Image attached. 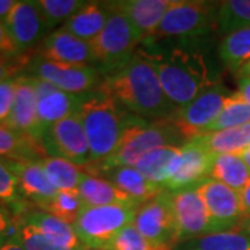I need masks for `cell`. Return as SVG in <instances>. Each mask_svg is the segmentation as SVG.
I'll list each match as a JSON object with an SVG mask.
<instances>
[{
  "mask_svg": "<svg viewBox=\"0 0 250 250\" xmlns=\"http://www.w3.org/2000/svg\"><path fill=\"white\" fill-rule=\"evenodd\" d=\"M250 28V0L220 1L215 13V29L220 35Z\"/></svg>",
  "mask_w": 250,
  "mask_h": 250,
  "instance_id": "28",
  "label": "cell"
},
{
  "mask_svg": "<svg viewBox=\"0 0 250 250\" xmlns=\"http://www.w3.org/2000/svg\"><path fill=\"white\" fill-rule=\"evenodd\" d=\"M218 57L231 71L239 72L250 62V28L224 36L218 46Z\"/></svg>",
  "mask_w": 250,
  "mask_h": 250,
  "instance_id": "29",
  "label": "cell"
},
{
  "mask_svg": "<svg viewBox=\"0 0 250 250\" xmlns=\"http://www.w3.org/2000/svg\"><path fill=\"white\" fill-rule=\"evenodd\" d=\"M154 64L166 96L177 108L218 85L217 74L196 46L181 45L170 52H143Z\"/></svg>",
  "mask_w": 250,
  "mask_h": 250,
  "instance_id": "2",
  "label": "cell"
},
{
  "mask_svg": "<svg viewBox=\"0 0 250 250\" xmlns=\"http://www.w3.org/2000/svg\"><path fill=\"white\" fill-rule=\"evenodd\" d=\"M82 200L85 205L90 207H99V206H139L134 202L129 196H126L123 190L114 187L110 181L89 174H83L78 185Z\"/></svg>",
  "mask_w": 250,
  "mask_h": 250,
  "instance_id": "24",
  "label": "cell"
},
{
  "mask_svg": "<svg viewBox=\"0 0 250 250\" xmlns=\"http://www.w3.org/2000/svg\"><path fill=\"white\" fill-rule=\"evenodd\" d=\"M98 89L128 113L147 121L168 118L177 108L166 96L154 64L143 52H136L121 67L104 75Z\"/></svg>",
  "mask_w": 250,
  "mask_h": 250,
  "instance_id": "1",
  "label": "cell"
},
{
  "mask_svg": "<svg viewBox=\"0 0 250 250\" xmlns=\"http://www.w3.org/2000/svg\"><path fill=\"white\" fill-rule=\"evenodd\" d=\"M4 25L21 54L41 45L50 31L36 1L31 0L17 1Z\"/></svg>",
  "mask_w": 250,
  "mask_h": 250,
  "instance_id": "15",
  "label": "cell"
},
{
  "mask_svg": "<svg viewBox=\"0 0 250 250\" xmlns=\"http://www.w3.org/2000/svg\"><path fill=\"white\" fill-rule=\"evenodd\" d=\"M18 239L25 250H68L54 245L53 242L49 241L32 227H28L21 223L18 228Z\"/></svg>",
  "mask_w": 250,
  "mask_h": 250,
  "instance_id": "37",
  "label": "cell"
},
{
  "mask_svg": "<svg viewBox=\"0 0 250 250\" xmlns=\"http://www.w3.org/2000/svg\"><path fill=\"white\" fill-rule=\"evenodd\" d=\"M138 206H86L77 221L74 231L85 249H107L121 229L134 223Z\"/></svg>",
  "mask_w": 250,
  "mask_h": 250,
  "instance_id": "7",
  "label": "cell"
},
{
  "mask_svg": "<svg viewBox=\"0 0 250 250\" xmlns=\"http://www.w3.org/2000/svg\"><path fill=\"white\" fill-rule=\"evenodd\" d=\"M187 142L182 132L168 118L150 123L136 117L125 129L121 142L111 157L98 164H88L82 170L86 174L90 172L92 175L114 167H135L143 154L153 149L164 146L182 147Z\"/></svg>",
  "mask_w": 250,
  "mask_h": 250,
  "instance_id": "4",
  "label": "cell"
},
{
  "mask_svg": "<svg viewBox=\"0 0 250 250\" xmlns=\"http://www.w3.org/2000/svg\"><path fill=\"white\" fill-rule=\"evenodd\" d=\"M238 229L242 231V232L250 235V215L249 217H243V218H242V221L241 224H239V227H238Z\"/></svg>",
  "mask_w": 250,
  "mask_h": 250,
  "instance_id": "47",
  "label": "cell"
},
{
  "mask_svg": "<svg viewBox=\"0 0 250 250\" xmlns=\"http://www.w3.org/2000/svg\"><path fill=\"white\" fill-rule=\"evenodd\" d=\"M38 57L70 65H90L89 62H96L90 42L82 41L62 28L46 36L38 46Z\"/></svg>",
  "mask_w": 250,
  "mask_h": 250,
  "instance_id": "17",
  "label": "cell"
},
{
  "mask_svg": "<svg viewBox=\"0 0 250 250\" xmlns=\"http://www.w3.org/2000/svg\"><path fill=\"white\" fill-rule=\"evenodd\" d=\"M85 207L86 205L82 200L78 189H74V190H57L53 199L47 202L42 208L65 223L74 224Z\"/></svg>",
  "mask_w": 250,
  "mask_h": 250,
  "instance_id": "33",
  "label": "cell"
},
{
  "mask_svg": "<svg viewBox=\"0 0 250 250\" xmlns=\"http://www.w3.org/2000/svg\"><path fill=\"white\" fill-rule=\"evenodd\" d=\"M0 250H25V249H24V246L21 245V242H20V239H18V233H17L16 236H13L11 239H9V241L6 242V243L0 248Z\"/></svg>",
  "mask_w": 250,
  "mask_h": 250,
  "instance_id": "46",
  "label": "cell"
},
{
  "mask_svg": "<svg viewBox=\"0 0 250 250\" xmlns=\"http://www.w3.org/2000/svg\"><path fill=\"white\" fill-rule=\"evenodd\" d=\"M238 95L241 96L250 106V78L249 77H241L239 78V90Z\"/></svg>",
  "mask_w": 250,
  "mask_h": 250,
  "instance_id": "44",
  "label": "cell"
},
{
  "mask_svg": "<svg viewBox=\"0 0 250 250\" xmlns=\"http://www.w3.org/2000/svg\"><path fill=\"white\" fill-rule=\"evenodd\" d=\"M107 250H172L168 246L154 245L147 241L134 225H126L108 245Z\"/></svg>",
  "mask_w": 250,
  "mask_h": 250,
  "instance_id": "36",
  "label": "cell"
},
{
  "mask_svg": "<svg viewBox=\"0 0 250 250\" xmlns=\"http://www.w3.org/2000/svg\"><path fill=\"white\" fill-rule=\"evenodd\" d=\"M172 208L179 239H196L213 233L205 200L196 189L172 192Z\"/></svg>",
  "mask_w": 250,
  "mask_h": 250,
  "instance_id": "16",
  "label": "cell"
},
{
  "mask_svg": "<svg viewBox=\"0 0 250 250\" xmlns=\"http://www.w3.org/2000/svg\"><path fill=\"white\" fill-rule=\"evenodd\" d=\"M214 154L208 152L196 139H190L181 149L170 171L164 189L181 192L196 189L203 181L210 178Z\"/></svg>",
  "mask_w": 250,
  "mask_h": 250,
  "instance_id": "13",
  "label": "cell"
},
{
  "mask_svg": "<svg viewBox=\"0 0 250 250\" xmlns=\"http://www.w3.org/2000/svg\"><path fill=\"white\" fill-rule=\"evenodd\" d=\"M42 149L53 157L86 167L90 163L89 143L80 114H71L54 124L42 141Z\"/></svg>",
  "mask_w": 250,
  "mask_h": 250,
  "instance_id": "10",
  "label": "cell"
},
{
  "mask_svg": "<svg viewBox=\"0 0 250 250\" xmlns=\"http://www.w3.org/2000/svg\"><path fill=\"white\" fill-rule=\"evenodd\" d=\"M16 0H0V22H6V20L16 6Z\"/></svg>",
  "mask_w": 250,
  "mask_h": 250,
  "instance_id": "45",
  "label": "cell"
},
{
  "mask_svg": "<svg viewBox=\"0 0 250 250\" xmlns=\"http://www.w3.org/2000/svg\"><path fill=\"white\" fill-rule=\"evenodd\" d=\"M17 89V77L10 78L0 83V125L7 126L10 114L16 100Z\"/></svg>",
  "mask_w": 250,
  "mask_h": 250,
  "instance_id": "39",
  "label": "cell"
},
{
  "mask_svg": "<svg viewBox=\"0 0 250 250\" xmlns=\"http://www.w3.org/2000/svg\"><path fill=\"white\" fill-rule=\"evenodd\" d=\"M39 163L42 164L47 178L57 190H74L78 189L81 179L83 177V170L71 161L62 157H43Z\"/></svg>",
  "mask_w": 250,
  "mask_h": 250,
  "instance_id": "30",
  "label": "cell"
},
{
  "mask_svg": "<svg viewBox=\"0 0 250 250\" xmlns=\"http://www.w3.org/2000/svg\"><path fill=\"white\" fill-rule=\"evenodd\" d=\"M171 3V0H124L114 1V6L139 29L145 41L156 32Z\"/></svg>",
  "mask_w": 250,
  "mask_h": 250,
  "instance_id": "22",
  "label": "cell"
},
{
  "mask_svg": "<svg viewBox=\"0 0 250 250\" xmlns=\"http://www.w3.org/2000/svg\"><path fill=\"white\" fill-rule=\"evenodd\" d=\"M179 149L175 146H164L153 149L149 153L143 154L135 164V168L150 182L164 188L172 164L178 157Z\"/></svg>",
  "mask_w": 250,
  "mask_h": 250,
  "instance_id": "26",
  "label": "cell"
},
{
  "mask_svg": "<svg viewBox=\"0 0 250 250\" xmlns=\"http://www.w3.org/2000/svg\"><path fill=\"white\" fill-rule=\"evenodd\" d=\"M196 190L205 200L213 233L233 231L243 218L239 192L213 178L203 181Z\"/></svg>",
  "mask_w": 250,
  "mask_h": 250,
  "instance_id": "14",
  "label": "cell"
},
{
  "mask_svg": "<svg viewBox=\"0 0 250 250\" xmlns=\"http://www.w3.org/2000/svg\"><path fill=\"white\" fill-rule=\"evenodd\" d=\"M20 228V218L10 211L7 207L0 205V248L16 236Z\"/></svg>",
  "mask_w": 250,
  "mask_h": 250,
  "instance_id": "41",
  "label": "cell"
},
{
  "mask_svg": "<svg viewBox=\"0 0 250 250\" xmlns=\"http://www.w3.org/2000/svg\"><path fill=\"white\" fill-rule=\"evenodd\" d=\"M238 74H239V77H249L250 78V62H246Z\"/></svg>",
  "mask_w": 250,
  "mask_h": 250,
  "instance_id": "48",
  "label": "cell"
},
{
  "mask_svg": "<svg viewBox=\"0 0 250 250\" xmlns=\"http://www.w3.org/2000/svg\"><path fill=\"white\" fill-rule=\"evenodd\" d=\"M239 156H241L242 159H243V161L246 163V166L250 168V146L246 149V150H243Z\"/></svg>",
  "mask_w": 250,
  "mask_h": 250,
  "instance_id": "49",
  "label": "cell"
},
{
  "mask_svg": "<svg viewBox=\"0 0 250 250\" xmlns=\"http://www.w3.org/2000/svg\"><path fill=\"white\" fill-rule=\"evenodd\" d=\"M132 225L154 245L172 248L179 241L172 192L164 189L157 196L138 206Z\"/></svg>",
  "mask_w": 250,
  "mask_h": 250,
  "instance_id": "8",
  "label": "cell"
},
{
  "mask_svg": "<svg viewBox=\"0 0 250 250\" xmlns=\"http://www.w3.org/2000/svg\"><path fill=\"white\" fill-rule=\"evenodd\" d=\"M43 150L27 136L0 125V159L1 160H36ZM45 153V152H43Z\"/></svg>",
  "mask_w": 250,
  "mask_h": 250,
  "instance_id": "31",
  "label": "cell"
},
{
  "mask_svg": "<svg viewBox=\"0 0 250 250\" xmlns=\"http://www.w3.org/2000/svg\"><path fill=\"white\" fill-rule=\"evenodd\" d=\"M78 114L89 143V164H98L111 157L125 129L136 118L100 89L83 95Z\"/></svg>",
  "mask_w": 250,
  "mask_h": 250,
  "instance_id": "3",
  "label": "cell"
},
{
  "mask_svg": "<svg viewBox=\"0 0 250 250\" xmlns=\"http://www.w3.org/2000/svg\"><path fill=\"white\" fill-rule=\"evenodd\" d=\"M190 250H250V235L242 231L208 233L192 242Z\"/></svg>",
  "mask_w": 250,
  "mask_h": 250,
  "instance_id": "34",
  "label": "cell"
},
{
  "mask_svg": "<svg viewBox=\"0 0 250 250\" xmlns=\"http://www.w3.org/2000/svg\"><path fill=\"white\" fill-rule=\"evenodd\" d=\"M88 1L82 0H39L36 1L42 16L52 29L59 24H64L77 14Z\"/></svg>",
  "mask_w": 250,
  "mask_h": 250,
  "instance_id": "35",
  "label": "cell"
},
{
  "mask_svg": "<svg viewBox=\"0 0 250 250\" xmlns=\"http://www.w3.org/2000/svg\"><path fill=\"white\" fill-rule=\"evenodd\" d=\"M35 81L36 89V111H38V125H36L35 143L42 149V141L50 128L59 121L67 118L71 114L78 113L83 95H72L68 92L56 88L54 85L42 80ZM43 150V149H42Z\"/></svg>",
  "mask_w": 250,
  "mask_h": 250,
  "instance_id": "12",
  "label": "cell"
},
{
  "mask_svg": "<svg viewBox=\"0 0 250 250\" xmlns=\"http://www.w3.org/2000/svg\"><path fill=\"white\" fill-rule=\"evenodd\" d=\"M18 218H20V223L28 225V227H32L38 232H41L45 238H47L49 241L53 242L54 245L60 246L62 249H85L74 231L72 224L65 223L45 210L28 211V213L20 215Z\"/></svg>",
  "mask_w": 250,
  "mask_h": 250,
  "instance_id": "20",
  "label": "cell"
},
{
  "mask_svg": "<svg viewBox=\"0 0 250 250\" xmlns=\"http://www.w3.org/2000/svg\"><path fill=\"white\" fill-rule=\"evenodd\" d=\"M108 18L106 27L92 42L95 62L102 64L99 70L102 75H107L134 57L138 43L143 42L139 29L128 20L124 13L116 9Z\"/></svg>",
  "mask_w": 250,
  "mask_h": 250,
  "instance_id": "6",
  "label": "cell"
},
{
  "mask_svg": "<svg viewBox=\"0 0 250 250\" xmlns=\"http://www.w3.org/2000/svg\"><path fill=\"white\" fill-rule=\"evenodd\" d=\"M218 3L211 1H172L160 25L143 42H154L159 38H177L187 42L200 41L215 28Z\"/></svg>",
  "mask_w": 250,
  "mask_h": 250,
  "instance_id": "5",
  "label": "cell"
},
{
  "mask_svg": "<svg viewBox=\"0 0 250 250\" xmlns=\"http://www.w3.org/2000/svg\"><path fill=\"white\" fill-rule=\"evenodd\" d=\"M35 81L28 75H18L16 100L10 114L7 128L17 134L27 136L35 142L38 111H36Z\"/></svg>",
  "mask_w": 250,
  "mask_h": 250,
  "instance_id": "19",
  "label": "cell"
},
{
  "mask_svg": "<svg viewBox=\"0 0 250 250\" xmlns=\"http://www.w3.org/2000/svg\"><path fill=\"white\" fill-rule=\"evenodd\" d=\"M1 160V159H0ZM9 170L17 177L21 196L32 200L39 207L50 202L57 193L50 179L39 161L28 160H1Z\"/></svg>",
  "mask_w": 250,
  "mask_h": 250,
  "instance_id": "18",
  "label": "cell"
},
{
  "mask_svg": "<svg viewBox=\"0 0 250 250\" xmlns=\"http://www.w3.org/2000/svg\"><path fill=\"white\" fill-rule=\"evenodd\" d=\"M0 56L4 57H18L22 56L17 49L14 41L11 39L9 31L3 22H0Z\"/></svg>",
  "mask_w": 250,
  "mask_h": 250,
  "instance_id": "42",
  "label": "cell"
},
{
  "mask_svg": "<svg viewBox=\"0 0 250 250\" xmlns=\"http://www.w3.org/2000/svg\"><path fill=\"white\" fill-rule=\"evenodd\" d=\"M99 174L110 181L120 190H123L126 196L131 197L138 205L150 200L164 190L163 187L145 178L135 167H114Z\"/></svg>",
  "mask_w": 250,
  "mask_h": 250,
  "instance_id": "23",
  "label": "cell"
},
{
  "mask_svg": "<svg viewBox=\"0 0 250 250\" xmlns=\"http://www.w3.org/2000/svg\"><path fill=\"white\" fill-rule=\"evenodd\" d=\"M241 196V205L243 210V217L250 215V182L239 192Z\"/></svg>",
  "mask_w": 250,
  "mask_h": 250,
  "instance_id": "43",
  "label": "cell"
},
{
  "mask_svg": "<svg viewBox=\"0 0 250 250\" xmlns=\"http://www.w3.org/2000/svg\"><path fill=\"white\" fill-rule=\"evenodd\" d=\"M210 178L241 192L250 182V168L239 154H217L213 160Z\"/></svg>",
  "mask_w": 250,
  "mask_h": 250,
  "instance_id": "27",
  "label": "cell"
},
{
  "mask_svg": "<svg viewBox=\"0 0 250 250\" xmlns=\"http://www.w3.org/2000/svg\"><path fill=\"white\" fill-rule=\"evenodd\" d=\"M211 154H241L250 146V124L195 136Z\"/></svg>",
  "mask_w": 250,
  "mask_h": 250,
  "instance_id": "25",
  "label": "cell"
},
{
  "mask_svg": "<svg viewBox=\"0 0 250 250\" xmlns=\"http://www.w3.org/2000/svg\"><path fill=\"white\" fill-rule=\"evenodd\" d=\"M83 250H107V249H83Z\"/></svg>",
  "mask_w": 250,
  "mask_h": 250,
  "instance_id": "50",
  "label": "cell"
},
{
  "mask_svg": "<svg viewBox=\"0 0 250 250\" xmlns=\"http://www.w3.org/2000/svg\"><path fill=\"white\" fill-rule=\"evenodd\" d=\"M231 93L220 83L203 92L195 100L188 103L184 107L175 108V111L168 117L172 124L178 128L185 136L188 142L205 132V129L214 123L215 118L221 113L224 102Z\"/></svg>",
  "mask_w": 250,
  "mask_h": 250,
  "instance_id": "11",
  "label": "cell"
},
{
  "mask_svg": "<svg viewBox=\"0 0 250 250\" xmlns=\"http://www.w3.org/2000/svg\"><path fill=\"white\" fill-rule=\"evenodd\" d=\"M21 197L17 177L0 160V202L16 205Z\"/></svg>",
  "mask_w": 250,
  "mask_h": 250,
  "instance_id": "38",
  "label": "cell"
},
{
  "mask_svg": "<svg viewBox=\"0 0 250 250\" xmlns=\"http://www.w3.org/2000/svg\"><path fill=\"white\" fill-rule=\"evenodd\" d=\"M113 11V1H88L77 14L62 24V29L82 41L92 42L106 27Z\"/></svg>",
  "mask_w": 250,
  "mask_h": 250,
  "instance_id": "21",
  "label": "cell"
},
{
  "mask_svg": "<svg viewBox=\"0 0 250 250\" xmlns=\"http://www.w3.org/2000/svg\"><path fill=\"white\" fill-rule=\"evenodd\" d=\"M27 71L29 72L28 77L46 81L56 88L72 95L90 93V90H96L102 83V74L93 65H70L32 57Z\"/></svg>",
  "mask_w": 250,
  "mask_h": 250,
  "instance_id": "9",
  "label": "cell"
},
{
  "mask_svg": "<svg viewBox=\"0 0 250 250\" xmlns=\"http://www.w3.org/2000/svg\"><path fill=\"white\" fill-rule=\"evenodd\" d=\"M31 59L32 57H29L27 54L18 56V57L0 56V83L10 78H16L18 72L27 68Z\"/></svg>",
  "mask_w": 250,
  "mask_h": 250,
  "instance_id": "40",
  "label": "cell"
},
{
  "mask_svg": "<svg viewBox=\"0 0 250 250\" xmlns=\"http://www.w3.org/2000/svg\"><path fill=\"white\" fill-rule=\"evenodd\" d=\"M250 124V106L236 93H231L224 102V107L214 123L208 125L203 134L218 132ZM202 134V135H203Z\"/></svg>",
  "mask_w": 250,
  "mask_h": 250,
  "instance_id": "32",
  "label": "cell"
}]
</instances>
